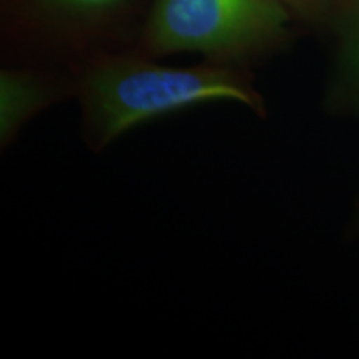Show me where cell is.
I'll return each instance as SVG.
<instances>
[{
    "mask_svg": "<svg viewBox=\"0 0 359 359\" xmlns=\"http://www.w3.org/2000/svg\"><path fill=\"white\" fill-rule=\"evenodd\" d=\"M75 100L69 69L4 64L0 70V150L17 142L27 125L45 110Z\"/></svg>",
    "mask_w": 359,
    "mask_h": 359,
    "instance_id": "cell-4",
    "label": "cell"
},
{
    "mask_svg": "<svg viewBox=\"0 0 359 359\" xmlns=\"http://www.w3.org/2000/svg\"><path fill=\"white\" fill-rule=\"evenodd\" d=\"M293 13L294 20L325 24L336 0H281Z\"/></svg>",
    "mask_w": 359,
    "mask_h": 359,
    "instance_id": "cell-6",
    "label": "cell"
},
{
    "mask_svg": "<svg viewBox=\"0 0 359 359\" xmlns=\"http://www.w3.org/2000/svg\"><path fill=\"white\" fill-rule=\"evenodd\" d=\"M69 70L80 107V133L92 154H102L138 125L205 103H238L259 118L268 116L248 69L208 60L175 67L125 48L98 53Z\"/></svg>",
    "mask_w": 359,
    "mask_h": 359,
    "instance_id": "cell-1",
    "label": "cell"
},
{
    "mask_svg": "<svg viewBox=\"0 0 359 359\" xmlns=\"http://www.w3.org/2000/svg\"><path fill=\"white\" fill-rule=\"evenodd\" d=\"M354 228H359V201L356 206V215H354Z\"/></svg>",
    "mask_w": 359,
    "mask_h": 359,
    "instance_id": "cell-7",
    "label": "cell"
},
{
    "mask_svg": "<svg viewBox=\"0 0 359 359\" xmlns=\"http://www.w3.org/2000/svg\"><path fill=\"white\" fill-rule=\"evenodd\" d=\"M151 0H0L4 64L72 69L133 48Z\"/></svg>",
    "mask_w": 359,
    "mask_h": 359,
    "instance_id": "cell-3",
    "label": "cell"
},
{
    "mask_svg": "<svg viewBox=\"0 0 359 359\" xmlns=\"http://www.w3.org/2000/svg\"><path fill=\"white\" fill-rule=\"evenodd\" d=\"M325 24L336 48L323 107L327 115L359 116V0H336Z\"/></svg>",
    "mask_w": 359,
    "mask_h": 359,
    "instance_id": "cell-5",
    "label": "cell"
},
{
    "mask_svg": "<svg viewBox=\"0 0 359 359\" xmlns=\"http://www.w3.org/2000/svg\"><path fill=\"white\" fill-rule=\"evenodd\" d=\"M293 22L281 0H151L133 48L154 58L196 53L251 70L288 47Z\"/></svg>",
    "mask_w": 359,
    "mask_h": 359,
    "instance_id": "cell-2",
    "label": "cell"
}]
</instances>
